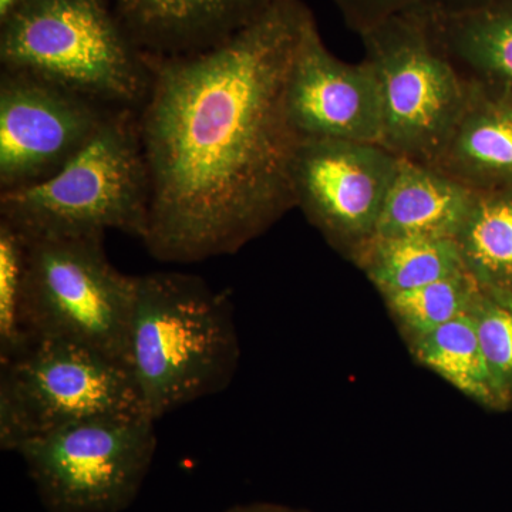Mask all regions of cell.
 Segmentation results:
<instances>
[{
	"mask_svg": "<svg viewBox=\"0 0 512 512\" xmlns=\"http://www.w3.org/2000/svg\"><path fill=\"white\" fill-rule=\"evenodd\" d=\"M312 16L302 0H274L220 45L146 53L150 90L137 114L151 202L141 242L153 258L235 254L296 207L301 138L286 89Z\"/></svg>",
	"mask_w": 512,
	"mask_h": 512,
	"instance_id": "1",
	"label": "cell"
},
{
	"mask_svg": "<svg viewBox=\"0 0 512 512\" xmlns=\"http://www.w3.org/2000/svg\"><path fill=\"white\" fill-rule=\"evenodd\" d=\"M239 360L227 293L181 272L136 276L126 365L141 409L156 421L222 392Z\"/></svg>",
	"mask_w": 512,
	"mask_h": 512,
	"instance_id": "2",
	"label": "cell"
},
{
	"mask_svg": "<svg viewBox=\"0 0 512 512\" xmlns=\"http://www.w3.org/2000/svg\"><path fill=\"white\" fill-rule=\"evenodd\" d=\"M0 69L36 74L111 109L140 110L146 53L111 0H23L0 22Z\"/></svg>",
	"mask_w": 512,
	"mask_h": 512,
	"instance_id": "3",
	"label": "cell"
},
{
	"mask_svg": "<svg viewBox=\"0 0 512 512\" xmlns=\"http://www.w3.org/2000/svg\"><path fill=\"white\" fill-rule=\"evenodd\" d=\"M150 202L137 111L116 109L52 177L0 192V220L28 238L119 231L143 241Z\"/></svg>",
	"mask_w": 512,
	"mask_h": 512,
	"instance_id": "4",
	"label": "cell"
},
{
	"mask_svg": "<svg viewBox=\"0 0 512 512\" xmlns=\"http://www.w3.org/2000/svg\"><path fill=\"white\" fill-rule=\"evenodd\" d=\"M26 239L25 326L32 342L62 340L126 363L136 276L111 264L104 235Z\"/></svg>",
	"mask_w": 512,
	"mask_h": 512,
	"instance_id": "5",
	"label": "cell"
},
{
	"mask_svg": "<svg viewBox=\"0 0 512 512\" xmlns=\"http://www.w3.org/2000/svg\"><path fill=\"white\" fill-rule=\"evenodd\" d=\"M156 423L143 412L101 414L33 437L15 453L47 512H121L156 457Z\"/></svg>",
	"mask_w": 512,
	"mask_h": 512,
	"instance_id": "6",
	"label": "cell"
},
{
	"mask_svg": "<svg viewBox=\"0 0 512 512\" xmlns=\"http://www.w3.org/2000/svg\"><path fill=\"white\" fill-rule=\"evenodd\" d=\"M143 412L126 363L97 350L36 340L0 363V448L101 414ZM144 413V412H143Z\"/></svg>",
	"mask_w": 512,
	"mask_h": 512,
	"instance_id": "7",
	"label": "cell"
},
{
	"mask_svg": "<svg viewBox=\"0 0 512 512\" xmlns=\"http://www.w3.org/2000/svg\"><path fill=\"white\" fill-rule=\"evenodd\" d=\"M382 103V146L430 165L466 104L470 84L416 16H394L360 33Z\"/></svg>",
	"mask_w": 512,
	"mask_h": 512,
	"instance_id": "8",
	"label": "cell"
},
{
	"mask_svg": "<svg viewBox=\"0 0 512 512\" xmlns=\"http://www.w3.org/2000/svg\"><path fill=\"white\" fill-rule=\"evenodd\" d=\"M114 110L36 74L0 69V192L52 177Z\"/></svg>",
	"mask_w": 512,
	"mask_h": 512,
	"instance_id": "9",
	"label": "cell"
},
{
	"mask_svg": "<svg viewBox=\"0 0 512 512\" xmlns=\"http://www.w3.org/2000/svg\"><path fill=\"white\" fill-rule=\"evenodd\" d=\"M399 157L380 144L301 140L296 153V207L343 254L375 237Z\"/></svg>",
	"mask_w": 512,
	"mask_h": 512,
	"instance_id": "10",
	"label": "cell"
},
{
	"mask_svg": "<svg viewBox=\"0 0 512 512\" xmlns=\"http://www.w3.org/2000/svg\"><path fill=\"white\" fill-rule=\"evenodd\" d=\"M286 109L301 140L383 141L379 84L369 64L346 63L323 43L315 18L303 29L286 89Z\"/></svg>",
	"mask_w": 512,
	"mask_h": 512,
	"instance_id": "11",
	"label": "cell"
},
{
	"mask_svg": "<svg viewBox=\"0 0 512 512\" xmlns=\"http://www.w3.org/2000/svg\"><path fill=\"white\" fill-rule=\"evenodd\" d=\"M410 15L468 84L512 97V0H439Z\"/></svg>",
	"mask_w": 512,
	"mask_h": 512,
	"instance_id": "12",
	"label": "cell"
},
{
	"mask_svg": "<svg viewBox=\"0 0 512 512\" xmlns=\"http://www.w3.org/2000/svg\"><path fill=\"white\" fill-rule=\"evenodd\" d=\"M274 0H111L133 42L154 56L220 45L258 19Z\"/></svg>",
	"mask_w": 512,
	"mask_h": 512,
	"instance_id": "13",
	"label": "cell"
},
{
	"mask_svg": "<svg viewBox=\"0 0 512 512\" xmlns=\"http://www.w3.org/2000/svg\"><path fill=\"white\" fill-rule=\"evenodd\" d=\"M430 167L470 190L512 187V97L471 86Z\"/></svg>",
	"mask_w": 512,
	"mask_h": 512,
	"instance_id": "14",
	"label": "cell"
},
{
	"mask_svg": "<svg viewBox=\"0 0 512 512\" xmlns=\"http://www.w3.org/2000/svg\"><path fill=\"white\" fill-rule=\"evenodd\" d=\"M476 191L419 161L399 158L375 237L456 239Z\"/></svg>",
	"mask_w": 512,
	"mask_h": 512,
	"instance_id": "15",
	"label": "cell"
},
{
	"mask_svg": "<svg viewBox=\"0 0 512 512\" xmlns=\"http://www.w3.org/2000/svg\"><path fill=\"white\" fill-rule=\"evenodd\" d=\"M456 242L478 288L512 306V187L476 192Z\"/></svg>",
	"mask_w": 512,
	"mask_h": 512,
	"instance_id": "16",
	"label": "cell"
},
{
	"mask_svg": "<svg viewBox=\"0 0 512 512\" xmlns=\"http://www.w3.org/2000/svg\"><path fill=\"white\" fill-rule=\"evenodd\" d=\"M350 259L382 296L466 272L456 239L373 237Z\"/></svg>",
	"mask_w": 512,
	"mask_h": 512,
	"instance_id": "17",
	"label": "cell"
},
{
	"mask_svg": "<svg viewBox=\"0 0 512 512\" xmlns=\"http://www.w3.org/2000/svg\"><path fill=\"white\" fill-rule=\"evenodd\" d=\"M409 343L421 365L443 377L464 396L488 409L505 410L470 312Z\"/></svg>",
	"mask_w": 512,
	"mask_h": 512,
	"instance_id": "18",
	"label": "cell"
},
{
	"mask_svg": "<svg viewBox=\"0 0 512 512\" xmlns=\"http://www.w3.org/2000/svg\"><path fill=\"white\" fill-rule=\"evenodd\" d=\"M478 293L480 288L464 272L410 291L390 293L383 299L410 342L466 315L473 308Z\"/></svg>",
	"mask_w": 512,
	"mask_h": 512,
	"instance_id": "19",
	"label": "cell"
},
{
	"mask_svg": "<svg viewBox=\"0 0 512 512\" xmlns=\"http://www.w3.org/2000/svg\"><path fill=\"white\" fill-rule=\"evenodd\" d=\"M26 259L28 239L0 220V363L33 343L25 326Z\"/></svg>",
	"mask_w": 512,
	"mask_h": 512,
	"instance_id": "20",
	"label": "cell"
},
{
	"mask_svg": "<svg viewBox=\"0 0 512 512\" xmlns=\"http://www.w3.org/2000/svg\"><path fill=\"white\" fill-rule=\"evenodd\" d=\"M470 313L495 387L508 409L512 406V306L480 289Z\"/></svg>",
	"mask_w": 512,
	"mask_h": 512,
	"instance_id": "21",
	"label": "cell"
},
{
	"mask_svg": "<svg viewBox=\"0 0 512 512\" xmlns=\"http://www.w3.org/2000/svg\"><path fill=\"white\" fill-rule=\"evenodd\" d=\"M346 25L363 33L384 20L429 6L439 0H330Z\"/></svg>",
	"mask_w": 512,
	"mask_h": 512,
	"instance_id": "22",
	"label": "cell"
},
{
	"mask_svg": "<svg viewBox=\"0 0 512 512\" xmlns=\"http://www.w3.org/2000/svg\"><path fill=\"white\" fill-rule=\"evenodd\" d=\"M224 512H311L306 510H298V508L286 507V505L271 503H252L239 504L228 508Z\"/></svg>",
	"mask_w": 512,
	"mask_h": 512,
	"instance_id": "23",
	"label": "cell"
},
{
	"mask_svg": "<svg viewBox=\"0 0 512 512\" xmlns=\"http://www.w3.org/2000/svg\"><path fill=\"white\" fill-rule=\"evenodd\" d=\"M23 0H0V22L9 18Z\"/></svg>",
	"mask_w": 512,
	"mask_h": 512,
	"instance_id": "24",
	"label": "cell"
}]
</instances>
